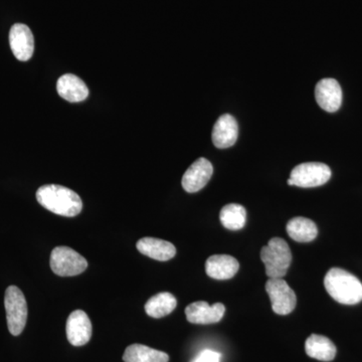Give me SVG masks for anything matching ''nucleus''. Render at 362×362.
Instances as JSON below:
<instances>
[{
  "label": "nucleus",
  "mask_w": 362,
  "mask_h": 362,
  "mask_svg": "<svg viewBox=\"0 0 362 362\" xmlns=\"http://www.w3.org/2000/svg\"><path fill=\"white\" fill-rule=\"evenodd\" d=\"M37 199L47 211L68 218L78 216L83 209L82 199L78 194L62 185H47L40 187Z\"/></svg>",
  "instance_id": "obj_1"
},
{
  "label": "nucleus",
  "mask_w": 362,
  "mask_h": 362,
  "mask_svg": "<svg viewBox=\"0 0 362 362\" xmlns=\"http://www.w3.org/2000/svg\"><path fill=\"white\" fill-rule=\"evenodd\" d=\"M326 291L343 305H356L362 301V284L356 276L340 268H332L324 279Z\"/></svg>",
  "instance_id": "obj_2"
},
{
  "label": "nucleus",
  "mask_w": 362,
  "mask_h": 362,
  "mask_svg": "<svg viewBox=\"0 0 362 362\" xmlns=\"http://www.w3.org/2000/svg\"><path fill=\"white\" fill-rule=\"evenodd\" d=\"M261 259L269 278H283L291 266V250L286 240L274 238L262 249Z\"/></svg>",
  "instance_id": "obj_3"
},
{
  "label": "nucleus",
  "mask_w": 362,
  "mask_h": 362,
  "mask_svg": "<svg viewBox=\"0 0 362 362\" xmlns=\"http://www.w3.org/2000/svg\"><path fill=\"white\" fill-rule=\"evenodd\" d=\"M4 306L9 332L14 337H18L25 329L28 320V303L20 288L16 286L7 288L4 296Z\"/></svg>",
  "instance_id": "obj_4"
},
{
  "label": "nucleus",
  "mask_w": 362,
  "mask_h": 362,
  "mask_svg": "<svg viewBox=\"0 0 362 362\" xmlns=\"http://www.w3.org/2000/svg\"><path fill=\"white\" fill-rule=\"evenodd\" d=\"M49 264L52 272L61 277L80 275L88 268L87 259L69 247H54Z\"/></svg>",
  "instance_id": "obj_5"
},
{
  "label": "nucleus",
  "mask_w": 362,
  "mask_h": 362,
  "mask_svg": "<svg viewBox=\"0 0 362 362\" xmlns=\"http://www.w3.org/2000/svg\"><path fill=\"white\" fill-rule=\"evenodd\" d=\"M331 177V169L321 162H306L293 169L288 185L310 188L325 185Z\"/></svg>",
  "instance_id": "obj_6"
},
{
  "label": "nucleus",
  "mask_w": 362,
  "mask_h": 362,
  "mask_svg": "<svg viewBox=\"0 0 362 362\" xmlns=\"http://www.w3.org/2000/svg\"><path fill=\"white\" fill-rule=\"evenodd\" d=\"M266 291L270 297L272 309L278 315H288L296 307V294L283 278L269 279Z\"/></svg>",
  "instance_id": "obj_7"
},
{
  "label": "nucleus",
  "mask_w": 362,
  "mask_h": 362,
  "mask_svg": "<svg viewBox=\"0 0 362 362\" xmlns=\"http://www.w3.org/2000/svg\"><path fill=\"white\" fill-rule=\"evenodd\" d=\"M66 338L74 346H83L92 337V323L83 310L71 312L66 320Z\"/></svg>",
  "instance_id": "obj_8"
},
{
  "label": "nucleus",
  "mask_w": 362,
  "mask_h": 362,
  "mask_svg": "<svg viewBox=\"0 0 362 362\" xmlns=\"http://www.w3.org/2000/svg\"><path fill=\"white\" fill-rule=\"evenodd\" d=\"M214 173L213 164L206 158H199L185 171L182 177V187L189 194L202 189Z\"/></svg>",
  "instance_id": "obj_9"
},
{
  "label": "nucleus",
  "mask_w": 362,
  "mask_h": 362,
  "mask_svg": "<svg viewBox=\"0 0 362 362\" xmlns=\"http://www.w3.org/2000/svg\"><path fill=\"white\" fill-rule=\"evenodd\" d=\"M9 45L14 57L18 61H28L35 51V40L32 30L28 25L16 23L9 33Z\"/></svg>",
  "instance_id": "obj_10"
},
{
  "label": "nucleus",
  "mask_w": 362,
  "mask_h": 362,
  "mask_svg": "<svg viewBox=\"0 0 362 362\" xmlns=\"http://www.w3.org/2000/svg\"><path fill=\"white\" fill-rule=\"evenodd\" d=\"M315 98L323 110L329 113L339 110L342 104V90L339 83L331 78L319 81L315 88Z\"/></svg>",
  "instance_id": "obj_11"
},
{
  "label": "nucleus",
  "mask_w": 362,
  "mask_h": 362,
  "mask_svg": "<svg viewBox=\"0 0 362 362\" xmlns=\"http://www.w3.org/2000/svg\"><path fill=\"white\" fill-rule=\"evenodd\" d=\"M225 313V305L221 303L209 305L204 301L194 302L188 305L185 309L188 322L204 324V325L220 322Z\"/></svg>",
  "instance_id": "obj_12"
},
{
  "label": "nucleus",
  "mask_w": 362,
  "mask_h": 362,
  "mask_svg": "<svg viewBox=\"0 0 362 362\" xmlns=\"http://www.w3.org/2000/svg\"><path fill=\"white\" fill-rule=\"evenodd\" d=\"M239 125L230 114H225L216 120L213 130L214 146L220 149L228 148L237 142Z\"/></svg>",
  "instance_id": "obj_13"
},
{
  "label": "nucleus",
  "mask_w": 362,
  "mask_h": 362,
  "mask_svg": "<svg viewBox=\"0 0 362 362\" xmlns=\"http://www.w3.org/2000/svg\"><path fill=\"white\" fill-rule=\"evenodd\" d=\"M237 259L228 255H214L206 259V271L209 277L214 280H228L235 277L239 271Z\"/></svg>",
  "instance_id": "obj_14"
},
{
  "label": "nucleus",
  "mask_w": 362,
  "mask_h": 362,
  "mask_svg": "<svg viewBox=\"0 0 362 362\" xmlns=\"http://www.w3.org/2000/svg\"><path fill=\"white\" fill-rule=\"evenodd\" d=\"M57 90L59 96L71 103L85 101L89 96L87 85L77 76L71 74H66L59 78Z\"/></svg>",
  "instance_id": "obj_15"
},
{
  "label": "nucleus",
  "mask_w": 362,
  "mask_h": 362,
  "mask_svg": "<svg viewBox=\"0 0 362 362\" xmlns=\"http://www.w3.org/2000/svg\"><path fill=\"white\" fill-rule=\"evenodd\" d=\"M136 247L144 256L157 261H168L176 255L175 245L168 240L156 239V238H143L138 240Z\"/></svg>",
  "instance_id": "obj_16"
},
{
  "label": "nucleus",
  "mask_w": 362,
  "mask_h": 362,
  "mask_svg": "<svg viewBox=\"0 0 362 362\" xmlns=\"http://www.w3.org/2000/svg\"><path fill=\"white\" fill-rule=\"evenodd\" d=\"M305 351L311 358L320 361H332L337 356V346L329 338L312 334L305 342Z\"/></svg>",
  "instance_id": "obj_17"
},
{
  "label": "nucleus",
  "mask_w": 362,
  "mask_h": 362,
  "mask_svg": "<svg viewBox=\"0 0 362 362\" xmlns=\"http://www.w3.org/2000/svg\"><path fill=\"white\" fill-rule=\"evenodd\" d=\"M287 233L289 237L296 242L309 243L316 239L318 228L313 221L297 216L288 223Z\"/></svg>",
  "instance_id": "obj_18"
},
{
  "label": "nucleus",
  "mask_w": 362,
  "mask_h": 362,
  "mask_svg": "<svg viewBox=\"0 0 362 362\" xmlns=\"http://www.w3.org/2000/svg\"><path fill=\"white\" fill-rule=\"evenodd\" d=\"M123 361L124 362H168L169 356L165 352L150 349L146 345L132 344L124 352Z\"/></svg>",
  "instance_id": "obj_19"
},
{
  "label": "nucleus",
  "mask_w": 362,
  "mask_h": 362,
  "mask_svg": "<svg viewBox=\"0 0 362 362\" xmlns=\"http://www.w3.org/2000/svg\"><path fill=\"white\" fill-rule=\"evenodd\" d=\"M176 306H177V301L171 293L161 292L150 298L145 304V311L147 315L158 319L168 316L175 310Z\"/></svg>",
  "instance_id": "obj_20"
},
{
  "label": "nucleus",
  "mask_w": 362,
  "mask_h": 362,
  "mask_svg": "<svg viewBox=\"0 0 362 362\" xmlns=\"http://www.w3.org/2000/svg\"><path fill=\"white\" fill-rule=\"evenodd\" d=\"M221 225L230 230H239L246 225L247 211L240 204H230L221 211Z\"/></svg>",
  "instance_id": "obj_21"
},
{
  "label": "nucleus",
  "mask_w": 362,
  "mask_h": 362,
  "mask_svg": "<svg viewBox=\"0 0 362 362\" xmlns=\"http://www.w3.org/2000/svg\"><path fill=\"white\" fill-rule=\"evenodd\" d=\"M221 358L220 352L214 351L211 349H204L190 362H221Z\"/></svg>",
  "instance_id": "obj_22"
}]
</instances>
